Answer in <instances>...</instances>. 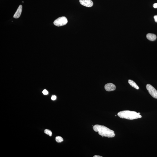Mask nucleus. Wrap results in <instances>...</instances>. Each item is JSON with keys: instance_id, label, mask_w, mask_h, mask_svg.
<instances>
[{"instance_id": "nucleus-7", "label": "nucleus", "mask_w": 157, "mask_h": 157, "mask_svg": "<svg viewBox=\"0 0 157 157\" xmlns=\"http://www.w3.org/2000/svg\"><path fill=\"white\" fill-rule=\"evenodd\" d=\"M22 6L20 5L18 7L17 10L14 16V18H18L20 17L22 11Z\"/></svg>"}, {"instance_id": "nucleus-13", "label": "nucleus", "mask_w": 157, "mask_h": 157, "mask_svg": "<svg viewBox=\"0 0 157 157\" xmlns=\"http://www.w3.org/2000/svg\"><path fill=\"white\" fill-rule=\"evenodd\" d=\"M56 97L55 96H52V97H51V99H52V101H55V100H56Z\"/></svg>"}, {"instance_id": "nucleus-6", "label": "nucleus", "mask_w": 157, "mask_h": 157, "mask_svg": "<svg viewBox=\"0 0 157 157\" xmlns=\"http://www.w3.org/2000/svg\"><path fill=\"white\" fill-rule=\"evenodd\" d=\"M105 90L107 91H111L115 90L116 87V86L111 83H109L106 84L105 86Z\"/></svg>"}, {"instance_id": "nucleus-15", "label": "nucleus", "mask_w": 157, "mask_h": 157, "mask_svg": "<svg viewBox=\"0 0 157 157\" xmlns=\"http://www.w3.org/2000/svg\"><path fill=\"white\" fill-rule=\"evenodd\" d=\"M154 18V19H155V21L157 22V15H155Z\"/></svg>"}, {"instance_id": "nucleus-10", "label": "nucleus", "mask_w": 157, "mask_h": 157, "mask_svg": "<svg viewBox=\"0 0 157 157\" xmlns=\"http://www.w3.org/2000/svg\"><path fill=\"white\" fill-rule=\"evenodd\" d=\"M55 139H56V142H59V143L63 142L64 141L63 138L60 136L56 137L55 138Z\"/></svg>"}, {"instance_id": "nucleus-1", "label": "nucleus", "mask_w": 157, "mask_h": 157, "mask_svg": "<svg viewBox=\"0 0 157 157\" xmlns=\"http://www.w3.org/2000/svg\"><path fill=\"white\" fill-rule=\"evenodd\" d=\"M94 130L96 132H98L100 135L108 138H113L115 136L114 132L110 130L106 127L98 125H96L93 127Z\"/></svg>"}, {"instance_id": "nucleus-11", "label": "nucleus", "mask_w": 157, "mask_h": 157, "mask_svg": "<svg viewBox=\"0 0 157 157\" xmlns=\"http://www.w3.org/2000/svg\"><path fill=\"white\" fill-rule=\"evenodd\" d=\"M44 133L47 135H49L51 137L52 135V132L51 131L48 130V129H46L44 131Z\"/></svg>"}, {"instance_id": "nucleus-16", "label": "nucleus", "mask_w": 157, "mask_h": 157, "mask_svg": "<svg viewBox=\"0 0 157 157\" xmlns=\"http://www.w3.org/2000/svg\"><path fill=\"white\" fill-rule=\"evenodd\" d=\"M93 157H102V156H100L95 155Z\"/></svg>"}, {"instance_id": "nucleus-17", "label": "nucleus", "mask_w": 157, "mask_h": 157, "mask_svg": "<svg viewBox=\"0 0 157 157\" xmlns=\"http://www.w3.org/2000/svg\"><path fill=\"white\" fill-rule=\"evenodd\" d=\"M115 116H116V115H115Z\"/></svg>"}, {"instance_id": "nucleus-14", "label": "nucleus", "mask_w": 157, "mask_h": 157, "mask_svg": "<svg viewBox=\"0 0 157 157\" xmlns=\"http://www.w3.org/2000/svg\"><path fill=\"white\" fill-rule=\"evenodd\" d=\"M153 7L155 8H157V3H155L153 5Z\"/></svg>"}, {"instance_id": "nucleus-5", "label": "nucleus", "mask_w": 157, "mask_h": 157, "mask_svg": "<svg viewBox=\"0 0 157 157\" xmlns=\"http://www.w3.org/2000/svg\"><path fill=\"white\" fill-rule=\"evenodd\" d=\"M80 3L83 6L87 7H91L93 6V3L91 0H79Z\"/></svg>"}, {"instance_id": "nucleus-9", "label": "nucleus", "mask_w": 157, "mask_h": 157, "mask_svg": "<svg viewBox=\"0 0 157 157\" xmlns=\"http://www.w3.org/2000/svg\"><path fill=\"white\" fill-rule=\"evenodd\" d=\"M129 84L132 87L136 88V89L138 90L139 89V87L137 85V84L134 81L132 80H129L128 81Z\"/></svg>"}, {"instance_id": "nucleus-12", "label": "nucleus", "mask_w": 157, "mask_h": 157, "mask_svg": "<svg viewBox=\"0 0 157 157\" xmlns=\"http://www.w3.org/2000/svg\"><path fill=\"white\" fill-rule=\"evenodd\" d=\"M42 93H43V94L44 95H47L48 94V92L46 90V89L44 90L42 92Z\"/></svg>"}, {"instance_id": "nucleus-2", "label": "nucleus", "mask_w": 157, "mask_h": 157, "mask_svg": "<svg viewBox=\"0 0 157 157\" xmlns=\"http://www.w3.org/2000/svg\"><path fill=\"white\" fill-rule=\"evenodd\" d=\"M140 114V113L135 111L126 110L119 112L118 113V115L121 118L133 120L142 118V116Z\"/></svg>"}, {"instance_id": "nucleus-4", "label": "nucleus", "mask_w": 157, "mask_h": 157, "mask_svg": "<svg viewBox=\"0 0 157 157\" xmlns=\"http://www.w3.org/2000/svg\"><path fill=\"white\" fill-rule=\"evenodd\" d=\"M146 88L150 94L153 97L157 99V91L152 86L148 84L146 86Z\"/></svg>"}, {"instance_id": "nucleus-8", "label": "nucleus", "mask_w": 157, "mask_h": 157, "mask_svg": "<svg viewBox=\"0 0 157 157\" xmlns=\"http://www.w3.org/2000/svg\"><path fill=\"white\" fill-rule=\"evenodd\" d=\"M146 37L148 39L152 41L155 40L157 38L156 35L155 34L151 33L148 34L146 35Z\"/></svg>"}, {"instance_id": "nucleus-3", "label": "nucleus", "mask_w": 157, "mask_h": 157, "mask_svg": "<svg viewBox=\"0 0 157 157\" xmlns=\"http://www.w3.org/2000/svg\"><path fill=\"white\" fill-rule=\"evenodd\" d=\"M68 21L67 18L65 17H60L58 18L54 22V24L58 27H60L65 25L68 23Z\"/></svg>"}]
</instances>
